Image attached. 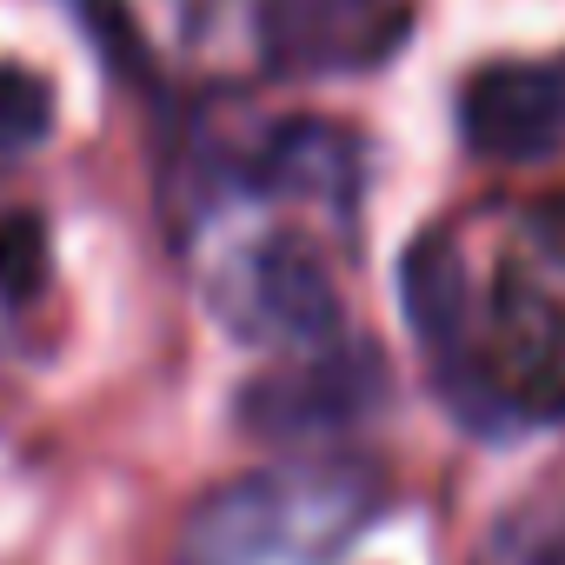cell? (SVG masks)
<instances>
[{"instance_id": "obj_3", "label": "cell", "mask_w": 565, "mask_h": 565, "mask_svg": "<svg viewBox=\"0 0 565 565\" xmlns=\"http://www.w3.org/2000/svg\"><path fill=\"white\" fill-rule=\"evenodd\" d=\"M206 294H213V313L246 347H273V353L300 360V353H327L347 340L340 279H333L327 253L294 226H266V233L226 246Z\"/></svg>"}, {"instance_id": "obj_6", "label": "cell", "mask_w": 565, "mask_h": 565, "mask_svg": "<svg viewBox=\"0 0 565 565\" xmlns=\"http://www.w3.org/2000/svg\"><path fill=\"white\" fill-rule=\"evenodd\" d=\"M459 134L479 160H545L565 147V67L552 61H492L459 94Z\"/></svg>"}, {"instance_id": "obj_5", "label": "cell", "mask_w": 565, "mask_h": 565, "mask_svg": "<svg viewBox=\"0 0 565 565\" xmlns=\"http://www.w3.org/2000/svg\"><path fill=\"white\" fill-rule=\"evenodd\" d=\"M419 0H259V54L279 74H366L406 47Z\"/></svg>"}, {"instance_id": "obj_1", "label": "cell", "mask_w": 565, "mask_h": 565, "mask_svg": "<svg viewBox=\"0 0 565 565\" xmlns=\"http://www.w3.org/2000/svg\"><path fill=\"white\" fill-rule=\"evenodd\" d=\"M399 300L439 399L486 439L565 419V193L472 206L413 239Z\"/></svg>"}, {"instance_id": "obj_8", "label": "cell", "mask_w": 565, "mask_h": 565, "mask_svg": "<svg viewBox=\"0 0 565 565\" xmlns=\"http://www.w3.org/2000/svg\"><path fill=\"white\" fill-rule=\"evenodd\" d=\"M54 127V87L47 74L21 67V61H0V160H21L47 140Z\"/></svg>"}, {"instance_id": "obj_9", "label": "cell", "mask_w": 565, "mask_h": 565, "mask_svg": "<svg viewBox=\"0 0 565 565\" xmlns=\"http://www.w3.org/2000/svg\"><path fill=\"white\" fill-rule=\"evenodd\" d=\"M0 287L14 300L41 287V220L14 206H0Z\"/></svg>"}, {"instance_id": "obj_2", "label": "cell", "mask_w": 565, "mask_h": 565, "mask_svg": "<svg viewBox=\"0 0 565 565\" xmlns=\"http://www.w3.org/2000/svg\"><path fill=\"white\" fill-rule=\"evenodd\" d=\"M386 486L366 459H294L213 486L173 545V565H333Z\"/></svg>"}, {"instance_id": "obj_4", "label": "cell", "mask_w": 565, "mask_h": 565, "mask_svg": "<svg viewBox=\"0 0 565 565\" xmlns=\"http://www.w3.org/2000/svg\"><path fill=\"white\" fill-rule=\"evenodd\" d=\"M380 399H386V360L360 340H340L327 353H300L287 366H273L266 380H253L239 393V419L259 439L300 446V439H327V433L360 426Z\"/></svg>"}, {"instance_id": "obj_7", "label": "cell", "mask_w": 565, "mask_h": 565, "mask_svg": "<svg viewBox=\"0 0 565 565\" xmlns=\"http://www.w3.org/2000/svg\"><path fill=\"white\" fill-rule=\"evenodd\" d=\"M479 565H565V499H525L505 512L486 532Z\"/></svg>"}]
</instances>
